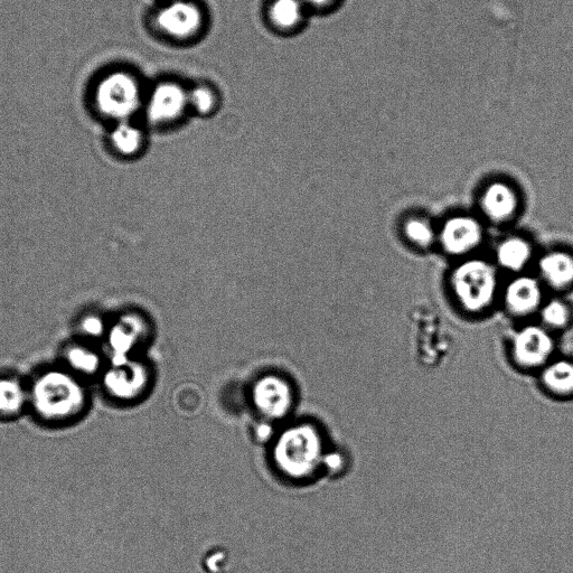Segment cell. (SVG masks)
Listing matches in <instances>:
<instances>
[{"mask_svg":"<svg viewBox=\"0 0 573 573\" xmlns=\"http://www.w3.org/2000/svg\"><path fill=\"white\" fill-rule=\"evenodd\" d=\"M263 16L270 31L290 36L303 31L312 15L302 0H268Z\"/></svg>","mask_w":573,"mask_h":573,"instance_id":"ba28073f","label":"cell"},{"mask_svg":"<svg viewBox=\"0 0 573 573\" xmlns=\"http://www.w3.org/2000/svg\"><path fill=\"white\" fill-rule=\"evenodd\" d=\"M149 124L167 127L190 114L189 83L163 77L147 88L143 111Z\"/></svg>","mask_w":573,"mask_h":573,"instance_id":"277c9868","label":"cell"},{"mask_svg":"<svg viewBox=\"0 0 573 573\" xmlns=\"http://www.w3.org/2000/svg\"><path fill=\"white\" fill-rule=\"evenodd\" d=\"M542 290L537 280L531 277H519L507 286L505 302L507 308L516 316H526L537 311L541 304Z\"/></svg>","mask_w":573,"mask_h":573,"instance_id":"30bf717a","label":"cell"},{"mask_svg":"<svg viewBox=\"0 0 573 573\" xmlns=\"http://www.w3.org/2000/svg\"><path fill=\"white\" fill-rule=\"evenodd\" d=\"M147 88L135 71L111 70L102 75L93 89V105L102 117L128 121L143 111Z\"/></svg>","mask_w":573,"mask_h":573,"instance_id":"7a4b0ae2","label":"cell"},{"mask_svg":"<svg viewBox=\"0 0 573 573\" xmlns=\"http://www.w3.org/2000/svg\"><path fill=\"white\" fill-rule=\"evenodd\" d=\"M539 267L543 279L550 287L562 290L573 285V256L569 253L549 252L542 257Z\"/></svg>","mask_w":573,"mask_h":573,"instance_id":"7c38bea8","label":"cell"},{"mask_svg":"<svg viewBox=\"0 0 573 573\" xmlns=\"http://www.w3.org/2000/svg\"><path fill=\"white\" fill-rule=\"evenodd\" d=\"M552 352V338L541 327H525L514 338V359L522 368H540V366L548 362Z\"/></svg>","mask_w":573,"mask_h":573,"instance_id":"52a82bcc","label":"cell"},{"mask_svg":"<svg viewBox=\"0 0 573 573\" xmlns=\"http://www.w3.org/2000/svg\"><path fill=\"white\" fill-rule=\"evenodd\" d=\"M278 447L279 462L293 474H304L319 455L318 439L311 430L299 429L287 432Z\"/></svg>","mask_w":573,"mask_h":573,"instance_id":"8992f818","label":"cell"},{"mask_svg":"<svg viewBox=\"0 0 573 573\" xmlns=\"http://www.w3.org/2000/svg\"><path fill=\"white\" fill-rule=\"evenodd\" d=\"M405 234L410 242L421 248L429 247L435 239L431 225L421 219H410L406 222Z\"/></svg>","mask_w":573,"mask_h":573,"instance_id":"d6986e66","label":"cell"},{"mask_svg":"<svg viewBox=\"0 0 573 573\" xmlns=\"http://www.w3.org/2000/svg\"><path fill=\"white\" fill-rule=\"evenodd\" d=\"M25 393L20 384L12 380L0 381V413L14 415L23 408Z\"/></svg>","mask_w":573,"mask_h":573,"instance_id":"ac0fdd59","label":"cell"},{"mask_svg":"<svg viewBox=\"0 0 573 573\" xmlns=\"http://www.w3.org/2000/svg\"><path fill=\"white\" fill-rule=\"evenodd\" d=\"M518 197L509 185L493 183L482 195L481 205L484 214L494 222L510 220L518 210Z\"/></svg>","mask_w":573,"mask_h":573,"instance_id":"8fae6325","label":"cell"},{"mask_svg":"<svg viewBox=\"0 0 573 573\" xmlns=\"http://www.w3.org/2000/svg\"><path fill=\"white\" fill-rule=\"evenodd\" d=\"M111 142L119 153L135 154L143 146V130L131 120L118 122L117 127L112 131Z\"/></svg>","mask_w":573,"mask_h":573,"instance_id":"e0dca14e","label":"cell"},{"mask_svg":"<svg viewBox=\"0 0 573 573\" xmlns=\"http://www.w3.org/2000/svg\"><path fill=\"white\" fill-rule=\"evenodd\" d=\"M84 328L89 334L98 335L102 331V324L98 318L92 317L87 319L86 323H84Z\"/></svg>","mask_w":573,"mask_h":573,"instance_id":"603a6c76","label":"cell"},{"mask_svg":"<svg viewBox=\"0 0 573 573\" xmlns=\"http://www.w3.org/2000/svg\"><path fill=\"white\" fill-rule=\"evenodd\" d=\"M311 15H327L336 11L343 0H302Z\"/></svg>","mask_w":573,"mask_h":573,"instance_id":"7402d4cb","label":"cell"},{"mask_svg":"<svg viewBox=\"0 0 573 573\" xmlns=\"http://www.w3.org/2000/svg\"><path fill=\"white\" fill-rule=\"evenodd\" d=\"M32 398L35 409L49 419L72 417L84 405L81 385L62 372H50L36 381Z\"/></svg>","mask_w":573,"mask_h":573,"instance_id":"3957f363","label":"cell"},{"mask_svg":"<svg viewBox=\"0 0 573 573\" xmlns=\"http://www.w3.org/2000/svg\"><path fill=\"white\" fill-rule=\"evenodd\" d=\"M483 238L481 224L471 216H455L449 219L441 231L444 249L454 256H462L479 246Z\"/></svg>","mask_w":573,"mask_h":573,"instance_id":"9c48e42d","label":"cell"},{"mask_svg":"<svg viewBox=\"0 0 573 573\" xmlns=\"http://www.w3.org/2000/svg\"><path fill=\"white\" fill-rule=\"evenodd\" d=\"M531 257L530 243L518 237L504 240L497 249V260L500 265L511 271H520L525 268Z\"/></svg>","mask_w":573,"mask_h":573,"instance_id":"9a60e30c","label":"cell"},{"mask_svg":"<svg viewBox=\"0 0 573 573\" xmlns=\"http://www.w3.org/2000/svg\"><path fill=\"white\" fill-rule=\"evenodd\" d=\"M542 321L553 330L566 327L570 321V312L566 304L560 300H551L542 309Z\"/></svg>","mask_w":573,"mask_h":573,"instance_id":"ffe728a7","label":"cell"},{"mask_svg":"<svg viewBox=\"0 0 573 573\" xmlns=\"http://www.w3.org/2000/svg\"><path fill=\"white\" fill-rule=\"evenodd\" d=\"M159 2H164V0H159Z\"/></svg>","mask_w":573,"mask_h":573,"instance_id":"cb8c5ba5","label":"cell"},{"mask_svg":"<svg viewBox=\"0 0 573 573\" xmlns=\"http://www.w3.org/2000/svg\"><path fill=\"white\" fill-rule=\"evenodd\" d=\"M221 91L210 81H196L189 84V105L193 114L209 117L221 107Z\"/></svg>","mask_w":573,"mask_h":573,"instance_id":"4fadbf2b","label":"cell"},{"mask_svg":"<svg viewBox=\"0 0 573 573\" xmlns=\"http://www.w3.org/2000/svg\"><path fill=\"white\" fill-rule=\"evenodd\" d=\"M70 364L74 369L84 373L96 372L99 366V359L95 353L86 349H72L68 354Z\"/></svg>","mask_w":573,"mask_h":573,"instance_id":"44dd1931","label":"cell"},{"mask_svg":"<svg viewBox=\"0 0 573 573\" xmlns=\"http://www.w3.org/2000/svg\"><path fill=\"white\" fill-rule=\"evenodd\" d=\"M454 294L466 311H484L493 302L497 289L496 272L490 263L469 260L454 271L452 277Z\"/></svg>","mask_w":573,"mask_h":573,"instance_id":"5b68a950","label":"cell"},{"mask_svg":"<svg viewBox=\"0 0 573 573\" xmlns=\"http://www.w3.org/2000/svg\"><path fill=\"white\" fill-rule=\"evenodd\" d=\"M288 389L277 380L265 381L257 389V402L271 417H281L288 409Z\"/></svg>","mask_w":573,"mask_h":573,"instance_id":"5bb4252c","label":"cell"},{"mask_svg":"<svg viewBox=\"0 0 573 573\" xmlns=\"http://www.w3.org/2000/svg\"><path fill=\"white\" fill-rule=\"evenodd\" d=\"M543 384L559 397L573 396V363L558 361L550 364L543 373Z\"/></svg>","mask_w":573,"mask_h":573,"instance_id":"2e32d148","label":"cell"},{"mask_svg":"<svg viewBox=\"0 0 573 573\" xmlns=\"http://www.w3.org/2000/svg\"><path fill=\"white\" fill-rule=\"evenodd\" d=\"M209 21L208 9L201 0H164L148 16L150 31L174 45L199 42L208 31Z\"/></svg>","mask_w":573,"mask_h":573,"instance_id":"6da1fadb","label":"cell"}]
</instances>
